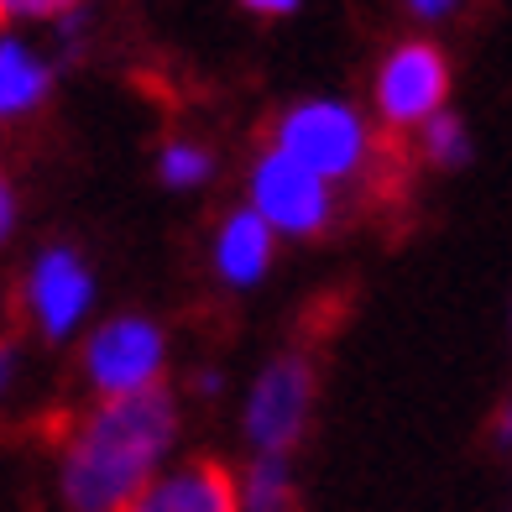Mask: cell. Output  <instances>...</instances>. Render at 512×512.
<instances>
[{
	"label": "cell",
	"mask_w": 512,
	"mask_h": 512,
	"mask_svg": "<svg viewBox=\"0 0 512 512\" xmlns=\"http://www.w3.org/2000/svg\"><path fill=\"white\" fill-rule=\"evenodd\" d=\"M173 445V392L147 387L105 398L63 445V502L74 512H126L157 481V460Z\"/></svg>",
	"instance_id": "6da1fadb"
},
{
	"label": "cell",
	"mask_w": 512,
	"mask_h": 512,
	"mask_svg": "<svg viewBox=\"0 0 512 512\" xmlns=\"http://www.w3.org/2000/svg\"><path fill=\"white\" fill-rule=\"evenodd\" d=\"M309 408H314V361L304 351L277 356L262 371V382H256L251 403H246V434H251V445L262 450L267 460L288 455L298 439H304Z\"/></svg>",
	"instance_id": "7a4b0ae2"
},
{
	"label": "cell",
	"mask_w": 512,
	"mask_h": 512,
	"mask_svg": "<svg viewBox=\"0 0 512 512\" xmlns=\"http://www.w3.org/2000/svg\"><path fill=\"white\" fill-rule=\"evenodd\" d=\"M366 131L345 105H298L277 121V152L304 162L314 178H340L366 162Z\"/></svg>",
	"instance_id": "3957f363"
},
{
	"label": "cell",
	"mask_w": 512,
	"mask_h": 512,
	"mask_svg": "<svg viewBox=\"0 0 512 512\" xmlns=\"http://www.w3.org/2000/svg\"><path fill=\"white\" fill-rule=\"evenodd\" d=\"M450 95V63L434 42H408L382 63V79H377V105H382V121L387 131H403L418 121H434L439 105Z\"/></svg>",
	"instance_id": "277c9868"
},
{
	"label": "cell",
	"mask_w": 512,
	"mask_h": 512,
	"mask_svg": "<svg viewBox=\"0 0 512 512\" xmlns=\"http://www.w3.org/2000/svg\"><path fill=\"white\" fill-rule=\"evenodd\" d=\"M84 371L105 398H126V392L157 387L162 371V335L147 319H110L95 330L84 351Z\"/></svg>",
	"instance_id": "5b68a950"
},
{
	"label": "cell",
	"mask_w": 512,
	"mask_h": 512,
	"mask_svg": "<svg viewBox=\"0 0 512 512\" xmlns=\"http://www.w3.org/2000/svg\"><path fill=\"white\" fill-rule=\"evenodd\" d=\"M256 215H262L267 225L293 230V236H319L324 220H330L324 178H314L304 162L272 152L262 168H256Z\"/></svg>",
	"instance_id": "8992f818"
},
{
	"label": "cell",
	"mask_w": 512,
	"mask_h": 512,
	"mask_svg": "<svg viewBox=\"0 0 512 512\" xmlns=\"http://www.w3.org/2000/svg\"><path fill=\"white\" fill-rule=\"evenodd\" d=\"M126 512H241V486L220 460H194L183 471L152 481Z\"/></svg>",
	"instance_id": "52a82bcc"
},
{
	"label": "cell",
	"mask_w": 512,
	"mask_h": 512,
	"mask_svg": "<svg viewBox=\"0 0 512 512\" xmlns=\"http://www.w3.org/2000/svg\"><path fill=\"white\" fill-rule=\"evenodd\" d=\"M27 298L32 314L48 335H68L79 324V314L89 309V272L74 251H48L27 277Z\"/></svg>",
	"instance_id": "ba28073f"
},
{
	"label": "cell",
	"mask_w": 512,
	"mask_h": 512,
	"mask_svg": "<svg viewBox=\"0 0 512 512\" xmlns=\"http://www.w3.org/2000/svg\"><path fill=\"white\" fill-rule=\"evenodd\" d=\"M272 262V225L262 215H236L220 230V272L230 283H251Z\"/></svg>",
	"instance_id": "9c48e42d"
},
{
	"label": "cell",
	"mask_w": 512,
	"mask_h": 512,
	"mask_svg": "<svg viewBox=\"0 0 512 512\" xmlns=\"http://www.w3.org/2000/svg\"><path fill=\"white\" fill-rule=\"evenodd\" d=\"M48 95V68H42L21 42H0V115H21Z\"/></svg>",
	"instance_id": "30bf717a"
},
{
	"label": "cell",
	"mask_w": 512,
	"mask_h": 512,
	"mask_svg": "<svg viewBox=\"0 0 512 512\" xmlns=\"http://www.w3.org/2000/svg\"><path fill=\"white\" fill-rule=\"evenodd\" d=\"M246 507L251 512H293V481L283 460H256L246 476Z\"/></svg>",
	"instance_id": "8fae6325"
},
{
	"label": "cell",
	"mask_w": 512,
	"mask_h": 512,
	"mask_svg": "<svg viewBox=\"0 0 512 512\" xmlns=\"http://www.w3.org/2000/svg\"><path fill=\"white\" fill-rule=\"evenodd\" d=\"M424 152H429V162H434V168H460V162L471 157V147H465V131H460V121H455V115H445V110H439L434 121L424 126Z\"/></svg>",
	"instance_id": "7c38bea8"
},
{
	"label": "cell",
	"mask_w": 512,
	"mask_h": 512,
	"mask_svg": "<svg viewBox=\"0 0 512 512\" xmlns=\"http://www.w3.org/2000/svg\"><path fill=\"white\" fill-rule=\"evenodd\" d=\"M209 173V157L199 147H168L162 152V178L168 183H199Z\"/></svg>",
	"instance_id": "4fadbf2b"
},
{
	"label": "cell",
	"mask_w": 512,
	"mask_h": 512,
	"mask_svg": "<svg viewBox=\"0 0 512 512\" xmlns=\"http://www.w3.org/2000/svg\"><path fill=\"white\" fill-rule=\"evenodd\" d=\"M74 6L79 0H0V27H11V21H37V16H63Z\"/></svg>",
	"instance_id": "5bb4252c"
},
{
	"label": "cell",
	"mask_w": 512,
	"mask_h": 512,
	"mask_svg": "<svg viewBox=\"0 0 512 512\" xmlns=\"http://www.w3.org/2000/svg\"><path fill=\"white\" fill-rule=\"evenodd\" d=\"M241 6L262 11V16H283V11H293V6H298V0H241Z\"/></svg>",
	"instance_id": "9a60e30c"
},
{
	"label": "cell",
	"mask_w": 512,
	"mask_h": 512,
	"mask_svg": "<svg viewBox=\"0 0 512 512\" xmlns=\"http://www.w3.org/2000/svg\"><path fill=\"white\" fill-rule=\"evenodd\" d=\"M11 215H16V204H11L6 178H0V241H6V230H11Z\"/></svg>",
	"instance_id": "2e32d148"
},
{
	"label": "cell",
	"mask_w": 512,
	"mask_h": 512,
	"mask_svg": "<svg viewBox=\"0 0 512 512\" xmlns=\"http://www.w3.org/2000/svg\"><path fill=\"white\" fill-rule=\"evenodd\" d=\"M450 6H455V0H413V11H418V16H445Z\"/></svg>",
	"instance_id": "e0dca14e"
},
{
	"label": "cell",
	"mask_w": 512,
	"mask_h": 512,
	"mask_svg": "<svg viewBox=\"0 0 512 512\" xmlns=\"http://www.w3.org/2000/svg\"><path fill=\"white\" fill-rule=\"evenodd\" d=\"M6 377H11V345L0 340V387H6Z\"/></svg>",
	"instance_id": "ac0fdd59"
}]
</instances>
